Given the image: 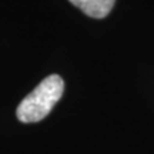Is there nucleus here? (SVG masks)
Returning a JSON list of instances; mask_svg holds the SVG:
<instances>
[{
	"mask_svg": "<svg viewBox=\"0 0 154 154\" xmlns=\"http://www.w3.org/2000/svg\"><path fill=\"white\" fill-rule=\"evenodd\" d=\"M64 91V82L59 74H50L17 106V119L22 123H37L49 114Z\"/></svg>",
	"mask_w": 154,
	"mask_h": 154,
	"instance_id": "f257e3e1",
	"label": "nucleus"
},
{
	"mask_svg": "<svg viewBox=\"0 0 154 154\" xmlns=\"http://www.w3.org/2000/svg\"><path fill=\"white\" fill-rule=\"evenodd\" d=\"M93 19H103L111 11L116 0H69Z\"/></svg>",
	"mask_w": 154,
	"mask_h": 154,
	"instance_id": "f03ea898",
	"label": "nucleus"
}]
</instances>
